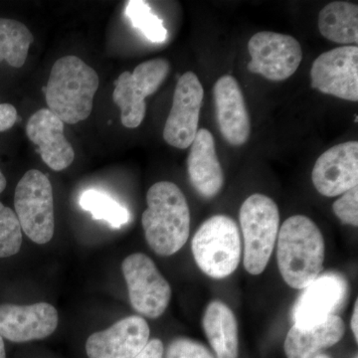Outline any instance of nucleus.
I'll return each instance as SVG.
<instances>
[{
    "label": "nucleus",
    "instance_id": "obj_1",
    "mask_svg": "<svg viewBox=\"0 0 358 358\" xmlns=\"http://www.w3.org/2000/svg\"><path fill=\"white\" fill-rule=\"evenodd\" d=\"M148 208L141 223L145 240L159 256L178 253L189 237L190 212L180 188L169 181H159L148 189Z\"/></svg>",
    "mask_w": 358,
    "mask_h": 358
},
{
    "label": "nucleus",
    "instance_id": "obj_2",
    "mask_svg": "<svg viewBox=\"0 0 358 358\" xmlns=\"http://www.w3.org/2000/svg\"><path fill=\"white\" fill-rule=\"evenodd\" d=\"M277 260L282 279L291 288L306 289L320 277L324 241L313 220L294 215L282 223L278 234Z\"/></svg>",
    "mask_w": 358,
    "mask_h": 358
},
{
    "label": "nucleus",
    "instance_id": "obj_3",
    "mask_svg": "<svg viewBox=\"0 0 358 358\" xmlns=\"http://www.w3.org/2000/svg\"><path fill=\"white\" fill-rule=\"evenodd\" d=\"M99 76L76 56L58 59L52 67L45 96L49 110L64 124L85 121L93 109Z\"/></svg>",
    "mask_w": 358,
    "mask_h": 358
},
{
    "label": "nucleus",
    "instance_id": "obj_4",
    "mask_svg": "<svg viewBox=\"0 0 358 358\" xmlns=\"http://www.w3.org/2000/svg\"><path fill=\"white\" fill-rule=\"evenodd\" d=\"M192 248L195 262L204 274L212 279L227 278L241 261L239 228L229 216H212L195 233Z\"/></svg>",
    "mask_w": 358,
    "mask_h": 358
},
{
    "label": "nucleus",
    "instance_id": "obj_5",
    "mask_svg": "<svg viewBox=\"0 0 358 358\" xmlns=\"http://www.w3.org/2000/svg\"><path fill=\"white\" fill-rule=\"evenodd\" d=\"M244 240V267L249 274H262L272 256L280 230V212L267 195H251L240 209Z\"/></svg>",
    "mask_w": 358,
    "mask_h": 358
},
{
    "label": "nucleus",
    "instance_id": "obj_6",
    "mask_svg": "<svg viewBox=\"0 0 358 358\" xmlns=\"http://www.w3.org/2000/svg\"><path fill=\"white\" fill-rule=\"evenodd\" d=\"M14 206L26 236L40 245L51 241L55 231L53 192L44 173L31 169L22 176L16 186Z\"/></svg>",
    "mask_w": 358,
    "mask_h": 358
},
{
    "label": "nucleus",
    "instance_id": "obj_7",
    "mask_svg": "<svg viewBox=\"0 0 358 358\" xmlns=\"http://www.w3.org/2000/svg\"><path fill=\"white\" fill-rule=\"evenodd\" d=\"M171 64L166 59H152L136 66L133 73H122L115 82L113 101L121 110L122 126L136 129L147 113L145 98L152 95L166 79Z\"/></svg>",
    "mask_w": 358,
    "mask_h": 358
},
{
    "label": "nucleus",
    "instance_id": "obj_8",
    "mask_svg": "<svg viewBox=\"0 0 358 358\" xmlns=\"http://www.w3.org/2000/svg\"><path fill=\"white\" fill-rule=\"evenodd\" d=\"M131 307L148 319L164 315L171 299L169 282L154 261L143 253L131 254L122 264Z\"/></svg>",
    "mask_w": 358,
    "mask_h": 358
},
{
    "label": "nucleus",
    "instance_id": "obj_9",
    "mask_svg": "<svg viewBox=\"0 0 358 358\" xmlns=\"http://www.w3.org/2000/svg\"><path fill=\"white\" fill-rule=\"evenodd\" d=\"M248 49L250 72L270 81H285L293 76L303 59L298 40L280 33H257L249 40Z\"/></svg>",
    "mask_w": 358,
    "mask_h": 358
},
{
    "label": "nucleus",
    "instance_id": "obj_10",
    "mask_svg": "<svg viewBox=\"0 0 358 358\" xmlns=\"http://www.w3.org/2000/svg\"><path fill=\"white\" fill-rule=\"evenodd\" d=\"M313 89L343 100L358 101V47L345 45L320 54L313 63Z\"/></svg>",
    "mask_w": 358,
    "mask_h": 358
},
{
    "label": "nucleus",
    "instance_id": "obj_11",
    "mask_svg": "<svg viewBox=\"0 0 358 358\" xmlns=\"http://www.w3.org/2000/svg\"><path fill=\"white\" fill-rule=\"evenodd\" d=\"M203 96V87L194 73L186 72L179 78L164 129V140L169 145L180 150L190 148L199 131Z\"/></svg>",
    "mask_w": 358,
    "mask_h": 358
},
{
    "label": "nucleus",
    "instance_id": "obj_12",
    "mask_svg": "<svg viewBox=\"0 0 358 358\" xmlns=\"http://www.w3.org/2000/svg\"><path fill=\"white\" fill-rule=\"evenodd\" d=\"M315 189L327 197L338 196L358 185V143L346 141L329 148L313 166Z\"/></svg>",
    "mask_w": 358,
    "mask_h": 358
},
{
    "label": "nucleus",
    "instance_id": "obj_13",
    "mask_svg": "<svg viewBox=\"0 0 358 358\" xmlns=\"http://www.w3.org/2000/svg\"><path fill=\"white\" fill-rule=\"evenodd\" d=\"M58 313L50 303L0 305V336L13 343H28L50 336L58 327Z\"/></svg>",
    "mask_w": 358,
    "mask_h": 358
},
{
    "label": "nucleus",
    "instance_id": "obj_14",
    "mask_svg": "<svg viewBox=\"0 0 358 358\" xmlns=\"http://www.w3.org/2000/svg\"><path fill=\"white\" fill-rule=\"evenodd\" d=\"M150 339V327L143 317L133 315L115 322L109 329L89 336V358H134Z\"/></svg>",
    "mask_w": 358,
    "mask_h": 358
},
{
    "label": "nucleus",
    "instance_id": "obj_15",
    "mask_svg": "<svg viewBox=\"0 0 358 358\" xmlns=\"http://www.w3.org/2000/svg\"><path fill=\"white\" fill-rule=\"evenodd\" d=\"M218 127L224 140L239 147L249 140L251 133L249 113L242 90L230 75L219 78L213 88Z\"/></svg>",
    "mask_w": 358,
    "mask_h": 358
},
{
    "label": "nucleus",
    "instance_id": "obj_16",
    "mask_svg": "<svg viewBox=\"0 0 358 358\" xmlns=\"http://www.w3.org/2000/svg\"><path fill=\"white\" fill-rule=\"evenodd\" d=\"M348 294V285L341 275L327 273L320 275L301 294L294 310V324L313 326L327 317L343 306Z\"/></svg>",
    "mask_w": 358,
    "mask_h": 358
},
{
    "label": "nucleus",
    "instance_id": "obj_17",
    "mask_svg": "<svg viewBox=\"0 0 358 358\" xmlns=\"http://www.w3.org/2000/svg\"><path fill=\"white\" fill-rule=\"evenodd\" d=\"M26 134L38 147L42 160L54 171H64L74 162L75 152L66 138L64 122L51 110L41 109L33 114Z\"/></svg>",
    "mask_w": 358,
    "mask_h": 358
},
{
    "label": "nucleus",
    "instance_id": "obj_18",
    "mask_svg": "<svg viewBox=\"0 0 358 358\" xmlns=\"http://www.w3.org/2000/svg\"><path fill=\"white\" fill-rule=\"evenodd\" d=\"M187 171L193 188L204 199H213L222 189L225 179L215 141L208 129L197 131L190 145Z\"/></svg>",
    "mask_w": 358,
    "mask_h": 358
},
{
    "label": "nucleus",
    "instance_id": "obj_19",
    "mask_svg": "<svg viewBox=\"0 0 358 358\" xmlns=\"http://www.w3.org/2000/svg\"><path fill=\"white\" fill-rule=\"evenodd\" d=\"M345 334V322L336 315L313 326L294 324L285 341V352L287 358H313L339 343Z\"/></svg>",
    "mask_w": 358,
    "mask_h": 358
},
{
    "label": "nucleus",
    "instance_id": "obj_20",
    "mask_svg": "<svg viewBox=\"0 0 358 358\" xmlns=\"http://www.w3.org/2000/svg\"><path fill=\"white\" fill-rule=\"evenodd\" d=\"M202 327L216 358H238V324L234 313L220 301L205 310Z\"/></svg>",
    "mask_w": 358,
    "mask_h": 358
},
{
    "label": "nucleus",
    "instance_id": "obj_21",
    "mask_svg": "<svg viewBox=\"0 0 358 358\" xmlns=\"http://www.w3.org/2000/svg\"><path fill=\"white\" fill-rule=\"evenodd\" d=\"M320 34L338 44H357L358 6L348 1L327 4L319 14Z\"/></svg>",
    "mask_w": 358,
    "mask_h": 358
},
{
    "label": "nucleus",
    "instance_id": "obj_22",
    "mask_svg": "<svg viewBox=\"0 0 358 358\" xmlns=\"http://www.w3.org/2000/svg\"><path fill=\"white\" fill-rule=\"evenodd\" d=\"M33 41L32 33L23 23L0 18V62L6 61L14 68L22 67Z\"/></svg>",
    "mask_w": 358,
    "mask_h": 358
},
{
    "label": "nucleus",
    "instance_id": "obj_23",
    "mask_svg": "<svg viewBox=\"0 0 358 358\" xmlns=\"http://www.w3.org/2000/svg\"><path fill=\"white\" fill-rule=\"evenodd\" d=\"M80 206L90 212L96 220L106 221L115 229L129 221L128 209L100 190L88 189L83 192L80 199Z\"/></svg>",
    "mask_w": 358,
    "mask_h": 358
},
{
    "label": "nucleus",
    "instance_id": "obj_24",
    "mask_svg": "<svg viewBox=\"0 0 358 358\" xmlns=\"http://www.w3.org/2000/svg\"><path fill=\"white\" fill-rule=\"evenodd\" d=\"M126 15L131 24L140 30L150 41L162 43L167 37V30L150 6L141 0H131L127 6Z\"/></svg>",
    "mask_w": 358,
    "mask_h": 358
},
{
    "label": "nucleus",
    "instance_id": "obj_25",
    "mask_svg": "<svg viewBox=\"0 0 358 358\" xmlns=\"http://www.w3.org/2000/svg\"><path fill=\"white\" fill-rule=\"evenodd\" d=\"M15 212L0 202V258L17 254L22 244V232Z\"/></svg>",
    "mask_w": 358,
    "mask_h": 358
},
{
    "label": "nucleus",
    "instance_id": "obj_26",
    "mask_svg": "<svg viewBox=\"0 0 358 358\" xmlns=\"http://www.w3.org/2000/svg\"><path fill=\"white\" fill-rule=\"evenodd\" d=\"M166 358H216L206 346L186 338L174 339L167 348Z\"/></svg>",
    "mask_w": 358,
    "mask_h": 358
},
{
    "label": "nucleus",
    "instance_id": "obj_27",
    "mask_svg": "<svg viewBox=\"0 0 358 358\" xmlns=\"http://www.w3.org/2000/svg\"><path fill=\"white\" fill-rule=\"evenodd\" d=\"M334 214L341 222L358 226V186L343 193L333 205Z\"/></svg>",
    "mask_w": 358,
    "mask_h": 358
},
{
    "label": "nucleus",
    "instance_id": "obj_28",
    "mask_svg": "<svg viewBox=\"0 0 358 358\" xmlns=\"http://www.w3.org/2000/svg\"><path fill=\"white\" fill-rule=\"evenodd\" d=\"M17 121V110L10 103H0V131L13 128Z\"/></svg>",
    "mask_w": 358,
    "mask_h": 358
},
{
    "label": "nucleus",
    "instance_id": "obj_29",
    "mask_svg": "<svg viewBox=\"0 0 358 358\" xmlns=\"http://www.w3.org/2000/svg\"><path fill=\"white\" fill-rule=\"evenodd\" d=\"M164 345L159 338L148 341V345L134 358H164Z\"/></svg>",
    "mask_w": 358,
    "mask_h": 358
},
{
    "label": "nucleus",
    "instance_id": "obj_30",
    "mask_svg": "<svg viewBox=\"0 0 358 358\" xmlns=\"http://www.w3.org/2000/svg\"><path fill=\"white\" fill-rule=\"evenodd\" d=\"M358 301H355V310H353L352 317V331L353 336H355V341L358 343Z\"/></svg>",
    "mask_w": 358,
    "mask_h": 358
},
{
    "label": "nucleus",
    "instance_id": "obj_31",
    "mask_svg": "<svg viewBox=\"0 0 358 358\" xmlns=\"http://www.w3.org/2000/svg\"><path fill=\"white\" fill-rule=\"evenodd\" d=\"M6 176H3V173L0 171V193L3 192L6 187Z\"/></svg>",
    "mask_w": 358,
    "mask_h": 358
},
{
    "label": "nucleus",
    "instance_id": "obj_32",
    "mask_svg": "<svg viewBox=\"0 0 358 358\" xmlns=\"http://www.w3.org/2000/svg\"><path fill=\"white\" fill-rule=\"evenodd\" d=\"M0 358H6V346L1 336H0Z\"/></svg>",
    "mask_w": 358,
    "mask_h": 358
},
{
    "label": "nucleus",
    "instance_id": "obj_33",
    "mask_svg": "<svg viewBox=\"0 0 358 358\" xmlns=\"http://www.w3.org/2000/svg\"><path fill=\"white\" fill-rule=\"evenodd\" d=\"M313 358H331L329 357V355H324V353H320V355H315V357Z\"/></svg>",
    "mask_w": 358,
    "mask_h": 358
},
{
    "label": "nucleus",
    "instance_id": "obj_34",
    "mask_svg": "<svg viewBox=\"0 0 358 358\" xmlns=\"http://www.w3.org/2000/svg\"></svg>",
    "mask_w": 358,
    "mask_h": 358
}]
</instances>
